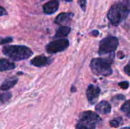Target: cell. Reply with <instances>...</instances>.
<instances>
[{
  "instance_id": "cell-2",
  "label": "cell",
  "mask_w": 130,
  "mask_h": 129,
  "mask_svg": "<svg viewBox=\"0 0 130 129\" xmlns=\"http://www.w3.org/2000/svg\"><path fill=\"white\" fill-rule=\"evenodd\" d=\"M102 119L96 113L91 111H83L80 113L76 125V129H96Z\"/></svg>"
},
{
  "instance_id": "cell-21",
  "label": "cell",
  "mask_w": 130,
  "mask_h": 129,
  "mask_svg": "<svg viewBox=\"0 0 130 129\" xmlns=\"http://www.w3.org/2000/svg\"><path fill=\"white\" fill-rule=\"evenodd\" d=\"M124 99H125V97H124L123 94H119L118 95V96L113 97V98L112 99V102H114V101H122V100Z\"/></svg>"
},
{
  "instance_id": "cell-13",
  "label": "cell",
  "mask_w": 130,
  "mask_h": 129,
  "mask_svg": "<svg viewBox=\"0 0 130 129\" xmlns=\"http://www.w3.org/2000/svg\"><path fill=\"white\" fill-rule=\"evenodd\" d=\"M18 82V78H10L6 79V80L4 81L3 83L1 85V87H0V90L1 91H6L9 90L10 89L12 88L13 87L16 85V83Z\"/></svg>"
},
{
  "instance_id": "cell-20",
  "label": "cell",
  "mask_w": 130,
  "mask_h": 129,
  "mask_svg": "<svg viewBox=\"0 0 130 129\" xmlns=\"http://www.w3.org/2000/svg\"><path fill=\"white\" fill-rule=\"evenodd\" d=\"M119 86L123 89H127L129 87V83L127 81H124L119 83Z\"/></svg>"
},
{
  "instance_id": "cell-19",
  "label": "cell",
  "mask_w": 130,
  "mask_h": 129,
  "mask_svg": "<svg viewBox=\"0 0 130 129\" xmlns=\"http://www.w3.org/2000/svg\"><path fill=\"white\" fill-rule=\"evenodd\" d=\"M79 5L80 7L82 9L83 11H85L86 10V0H79L78 1Z\"/></svg>"
},
{
  "instance_id": "cell-15",
  "label": "cell",
  "mask_w": 130,
  "mask_h": 129,
  "mask_svg": "<svg viewBox=\"0 0 130 129\" xmlns=\"http://www.w3.org/2000/svg\"><path fill=\"white\" fill-rule=\"evenodd\" d=\"M121 111L125 114L127 117L130 118V99L126 101L121 108Z\"/></svg>"
},
{
  "instance_id": "cell-16",
  "label": "cell",
  "mask_w": 130,
  "mask_h": 129,
  "mask_svg": "<svg viewBox=\"0 0 130 129\" xmlns=\"http://www.w3.org/2000/svg\"><path fill=\"white\" fill-rule=\"evenodd\" d=\"M123 123V118L121 117H118L116 118H114L113 120H110V125L112 127L117 128L118 126H120L122 125Z\"/></svg>"
},
{
  "instance_id": "cell-27",
  "label": "cell",
  "mask_w": 130,
  "mask_h": 129,
  "mask_svg": "<svg viewBox=\"0 0 130 129\" xmlns=\"http://www.w3.org/2000/svg\"><path fill=\"white\" fill-rule=\"evenodd\" d=\"M120 129H130V126H127V127H124V128H121Z\"/></svg>"
},
{
  "instance_id": "cell-26",
  "label": "cell",
  "mask_w": 130,
  "mask_h": 129,
  "mask_svg": "<svg viewBox=\"0 0 130 129\" xmlns=\"http://www.w3.org/2000/svg\"><path fill=\"white\" fill-rule=\"evenodd\" d=\"M71 92H75V91H76V88H75L74 87V86H72V88L71 89Z\"/></svg>"
},
{
  "instance_id": "cell-12",
  "label": "cell",
  "mask_w": 130,
  "mask_h": 129,
  "mask_svg": "<svg viewBox=\"0 0 130 129\" xmlns=\"http://www.w3.org/2000/svg\"><path fill=\"white\" fill-rule=\"evenodd\" d=\"M15 63L10 61L8 59H0V72H5V71L11 70L15 68Z\"/></svg>"
},
{
  "instance_id": "cell-11",
  "label": "cell",
  "mask_w": 130,
  "mask_h": 129,
  "mask_svg": "<svg viewBox=\"0 0 130 129\" xmlns=\"http://www.w3.org/2000/svg\"><path fill=\"white\" fill-rule=\"evenodd\" d=\"M74 16L72 13H61L56 17L55 22L57 24H65L69 22Z\"/></svg>"
},
{
  "instance_id": "cell-4",
  "label": "cell",
  "mask_w": 130,
  "mask_h": 129,
  "mask_svg": "<svg viewBox=\"0 0 130 129\" xmlns=\"http://www.w3.org/2000/svg\"><path fill=\"white\" fill-rule=\"evenodd\" d=\"M130 10L123 4L117 3L110 7L107 14L109 21L114 25H118L129 15Z\"/></svg>"
},
{
  "instance_id": "cell-14",
  "label": "cell",
  "mask_w": 130,
  "mask_h": 129,
  "mask_svg": "<svg viewBox=\"0 0 130 129\" xmlns=\"http://www.w3.org/2000/svg\"><path fill=\"white\" fill-rule=\"evenodd\" d=\"M70 32H71V28L69 27H61L57 30L55 37L57 39H64V37L69 35Z\"/></svg>"
},
{
  "instance_id": "cell-18",
  "label": "cell",
  "mask_w": 130,
  "mask_h": 129,
  "mask_svg": "<svg viewBox=\"0 0 130 129\" xmlns=\"http://www.w3.org/2000/svg\"><path fill=\"white\" fill-rule=\"evenodd\" d=\"M13 40V38L11 37H7L1 39L0 40V44H6L11 42Z\"/></svg>"
},
{
  "instance_id": "cell-8",
  "label": "cell",
  "mask_w": 130,
  "mask_h": 129,
  "mask_svg": "<svg viewBox=\"0 0 130 129\" xmlns=\"http://www.w3.org/2000/svg\"><path fill=\"white\" fill-rule=\"evenodd\" d=\"M53 61V59L45 56H37L30 61V63L36 67H42L50 64Z\"/></svg>"
},
{
  "instance_id": "cell-6",
  "label": "cell",
  "mask_w": 130,
  "mask_h": 129,
  "mask_svg": "<svg viewBox=\"0 0 130 129\" xmlns=\"http://www.w3.org/2000/svg\"><path fill=\"white\" fill-rule=\"evenodd\" d=\"M69 46V41L66 39H58L50 42L46 46V51L49 54H55L66 50Z\"/></svg>"
},
{
  "instance_id": "cell-3",
  "label": "cell",
  "mask_w": 130,
  "mask_h": 129,
  "mask_svg": "<svg viewBox=\"0 0 130 129\" xmlns=\"http://www.w3.org/2000/svg\"><path fill=\"white\" fill-rule=\"evenodd\" d=\"M112 59L94 58L90 62V68L93 73L96 75L107 77L112 74L111 67Z\"/></svg>"
},
{
  "instance_id": "cell-23",
  "label": "cell",
  "mask_w": 130,
  "mask_h": 129,
  "mask_svg": "<svg viewBox=\"0 0 130 129\" xmlns=\"http://www.w3.org/2000/svg\"><path fill=\"white\" fill-rule=\"evenodd\" d=\"M124 72H125L126 74H127L128 76L130 77V63H128V64H126V65L124 67Z\"/></svg>"
},
{
  "instance_id": "cell-22",
  "label": "cell",
  "mask_w": 130,
  "mask_h": 129,
  "mask_svg": "<svg viewBox=\"0 0 130 129\" xmlns=\"http://www.w3.org/2000/svg\"><path fill=\"white\" fill-rule=\"evenodd\" d=\"M119 3L124 5L130 10V0H119Z\"/></svg>"
},
{
  "instance_id": "cell-25",
  "label": "cell",
  "mask_w": 130,
  "mask_h": 129,
  "mask_svg": "<svg viewBox=\"0 0 130 129\" xmlns=\"http://www.w3.org/2000/svg\"><path fill=\"white\" fill-rule=\"evenodd\" d=\"M99 34V32L97 30H93L92 32H91V35H93L95 37H97Z\"/></svg>"
},
{
  "instance_id": "cell-24",
  "label": "cell",
  "mask_w": 130,
  "mask_h": 129,
  "mask_svg": "<svg viewBox=\"0 0 130 129\" xmlns=\"http://www.w3.org/2000/svg\"><path fill=\"white\" fill-rule=\"evenodd\" d=\"M6 15H7V11H6V10L4 8L0 6V16Z\"/></svg>"
},
{
  "instance_id": "cell-7",
  "label": "cell",
  "mask_w": 130,
  "mask_h": 129,
  "mask_svg": "<svg viewBox=\"0 0 130 129\" xmlns=\"http://www.w3.org/2000/svg\"><path fill=\"white\" fill-rule=\"evenodd\" d=\"M100 93V89L93 84L89 85L86 90V96L89 102L93 104L97 101Z\"/></svg>"
},
{
  "instance_id": "cell-17",
  "label": "cell",
  "mask_w": 130,
  "mask_h": 129,
  "mask_svg": "<svg viewBox=\"0 0 130 129\" xmlns=\"http://www.w3.org/2000/svg\"><path fill=\"white\" fill-rule=\"evenodd\" d=\"M11 97V94L10 92H5L0 93V102L2 103L7 102Z\"/></svg>"
},
{
  "instance_id": "cell-5",
  "label": "cell",
  "mask_w": 130,
  "mask_h": 129,
  "mask_svg": "<svg viewBox=\"0 0 130 129\" xmlns=\"http://www.w3.org/2000/svg\"><path fill=\"white\" fill-rule=\"evenodd\" d=\"M119 40L116 37L109 36L103 39L100 42L99 53L100 55L113 53L116 50Z\"/></svg>"
},
{
  "instance_id": "cell-1",
  "label": "cell",
  "mask_w": 130,
  "mask_h": 129,
  "mask_svg": "<svg viewBox=\"0 0 130 129\" xmlns=\"http://www.w3.org/2000/svg\"><path fill=\"white\" fill-rule=\"evenodd\" d=\"M2 52L5 56L15 61L27 59L32 55V51L25 46L10 45L4 46Z\"/></svg>"
},
{
  "instance_id": "cell-10",
  "label": "cell",
  "mask_w": 130,
  "mask_h": 129,
  "mask_svg": "<svg viewBox=\"0 0 130 129\" xmlns=\"http://www.w3.org/2000/svg\"><path fill=\"white\" fill-rule=\"evenodd\" d=\"M95 110L99 113L107 115L111 112V106L110 103L106 101H102L99 102L95 107Z\"/></svg>"
},
{
  "instance_id": "cell-28",
  "label": "cell",
  "mask_w": 130,
  "mask_h": 129,
  "mask_svg": "<svg viewBox=\"0 0 130 129\" xmlns=\"http://www.w3.org/2000/svg\"><path fill=\"white\" fill-rule=\"evenodd\" d=\"M66 1H67V2H71V1H72L73 0H65Z\"/></svg>"
},
{
  "instance_id": "cell-9",
  "label": "cell",
  "mask_w": 130,
  "mask_h": 129,
  "mask_svg": "<svg viewBox=\"0 0 130 129\" xmlns=\"http://www.w3.org/2000/svg\"><path fill=\"white\" fill-rule=\"evenodd\" d=\"M59 7V2L57 0H52L46 3L43 6V11L47 15H52L55 13L58 10Z\"/></svg>"
}]
</instances>
